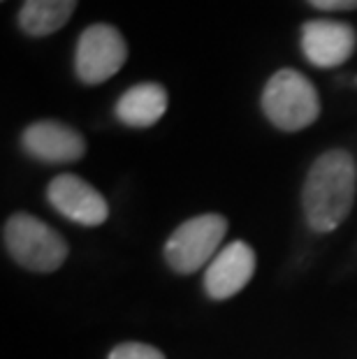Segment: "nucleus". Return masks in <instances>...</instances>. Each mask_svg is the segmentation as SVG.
Listing matches in <instances>:
<instances>
[{
    "mask_svg": "<svg viewBox=\"0 0 357 359\" xmlns=\"http://www.w3.org/2000/svg\"><path fill=\"white\" fill-rule=\"evenodd\" d=\"M357 190V165L344 149L318 156L304 181V216L311 230L334 232L348 218Z\"/></svg>",
    "mask_w": 357,
    "mask_h": 359,
    "instance_id": "obj_1",
    "label": "nucleus"
},
{
    "mask_svg": "<svg viewBox=\"0 0 357 359\" xmlns=\"http://www.w3.org/2000/svg\"><path fill=\"white\" fill-rule=\"evenodd\" d=\"M262 111L274 128L283 133H299L321 116V97L302 72L283 67L264 83Z\"/></svg>",
    "mask_w": 357,
    "mask_h": 359,
    "instance_id": "obj_2",
    "label": "nucleus"
},
{
    "mask_svg": "<svg viewBox=\"0 0 357 359\" xmlns=\"http://www.w3.org/2000/svg\"><path fill=\"white\" fill-rule=\"evenodd\" d=\"M3 241L7 253L28 271H56L67 259V243L54 227L28 213H14L7 218Z\"/></svg>",
    "mask_w": 357,
    "mask_h": 359,
    "instance_id": "obj_3",
    "label": "nucleus"
},
{
    "mask_svg": "<svg viewBox=\"0 0 357 359\" xmlns=\"http://www.w3.org/2000/svg\"><path fill=\"white\" fill-rule=\"evenodd\" d=\"M227 220L220 213H202L179 225L165 243V259L177 273H193L218 255Z\"/></svg>",
    "mask_w": 357,
    "mask_h": 359,
    "instance_id": "obj_4",
    "label": "nucleus"
},
{
    "mask_svg": "<svg viewBox=\"0 0 357 359\" xmlns=\"http://www.w3.org/2000/svg\"><path fill=\"white\" fill-rule=\"evenodd\" d=\"M128 60V44L109 24H93L79 35L77 51H74V72L81 83L97 86L121 72Z\"/></svg>",
    "mask_w": 357,
    "mask_h": 359,
    "instance_id": "obj_5",
    "label": "nucleus"
},
{
    "mask_svg": "<svg viewBox=\"0 0 357 359\" xmlns=\"http://www.w3.org/2000/svg\"><path fill=\"white\" fill-rule=\"evenodd\" d=\"M47 200L60 216L83 227L102 225L109 216V206L102 193H97L88 181L79 179L77 174H58L49 183Z\"/></svg>",
    "mask_w": 357,
    "mask_h": 359,
    "instance_id": "obj_6",
    "label": "nucleus"
},
{
    "mask_svg": "<svg viewBox=\"0 0 357 359\" xmlns=\"http://www.w3.org/2000/svg\"><path fill=\"white\" fill-rule=\"evenodd\" d=\"M21 144L28 156L49 165L77 163L86 156V140L79 130L51 118L30 123L24 130Z\"/></svg>",
    "mask_w": 357,
    "mask_h": 359,
    "instance_id": "obj_7",
    "label": "nucleus"
},
{
    "mask_svg": "<svg viewBox=\"0 0 357 359\" xmlns=\"http://www.w3.org/2000/svg\"><path fill=\"white\" fill-rule=\"evenodd\" d=\"M357 33L351 24L314 19L302 26V51L311 65L337 67L353 56Z\"/></svg>",
    "mask_w": 357,
    "mask_h": 359,
    "instance_id": "obj_8",
    "label": "nucleus"
},
{
    "mask_svg": "<svg viewBox=\"0 0 357 359\" xmlns=\"http://www.w3.org/2000/svg\"><path fill=\"white\" fill-rule=\"evenodd\" d=\"M255 273V253L244 241L220 248L204 273V290L214 302H225L246 287Z\"/></svg>",
    "mask_w": 357,
    "mask_h": 359,
    "instance_id": "obj_9",
    "label": "nucleus"
},
{
    "mask_svg": "<svg viewBox=\"0 0 357 359\" xmlns=\"http://www.w3.org/2000/svg\"><path fill=\"white\" fill-rule=\"evenodd\" d=\"M170 97L156 81H144L128 88L116 102V118L128 128H151L165 116Z\"/></svg>",
    "mask_w": 357,
    "mask_h": 359,
    "instance_id": "obj_10",
    "label": "nucleus"
},
{
    "mask_svg": "<svg viewBox=\"0 0 357 359\" xmlns=\"http://www.w3.org/2000/svg\"><path fill=\"white\" fill-rule=\"evenodd\" d=\"M79 0H24L19 28L30 37H47L63 28L77 10Z\"/></svg>",
    "mask_w": 357,
    "mask_h": 359,
    "instance_id": "obj_11",
    "label": "nucleus"
},
{
    "mask_svg": "<svg viewBox=\"0 0 357 359\" xmlns=\"http://www.w3.org/2000/svg\"><path fill=\"white\" fill-rule=\"evenodd\" d=\"M109 359H165V355L158 348L149 346V343L128 341L114 348L109 353Z\"/></svg>",
    "mask_w": 357,
    "mask_h": 359,
    "instance_id": "obj_12",
    "label": "nucleus"
},
{
    "mask_svg": "<svg viewBox=\"0 0 357 359\" xmlns=\"http://www.w3.org/2000/svg\"><path fill=\"white\" fill-rule=\"evenodd\" d=\"M316 10L325 12H351L357 10V0H309Z\"/></svg>",
    "mask_w": 357,
    "mask_h": 359,
    "instance_id": "obj_13",
    "label": "nucleus"
}]
</instances>
